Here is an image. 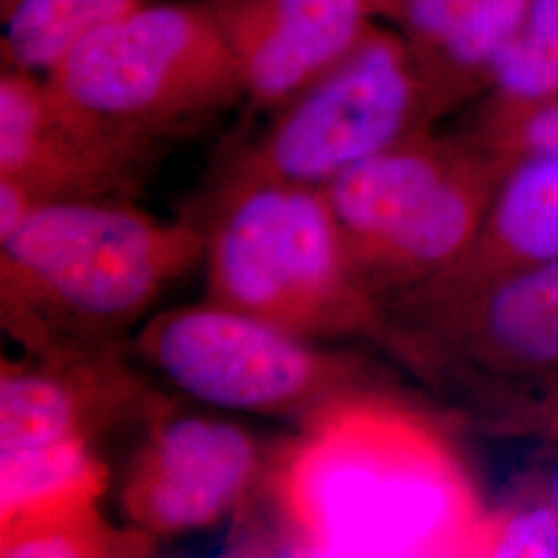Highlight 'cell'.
<instances>
[{"label":"cell","instance_id":"7402d4cb","mask_svg":"<svg viewBox=\"0 0 558 558\" xmlns=\"http://www.w3.org/2000/svg\"><path fill=\"white\" fill-rule=\"evenodd\" d=\"M521 32L558 59V0H532Z\"/></svg>","mask_w":558,"mask_h":558},{"label":"cell","instance_id":"ffe728a7","mask_svg":"<svg viewBox=\"0 0 558 558\" xmlns=\"http://www.w3.org/2000/svg\"><path fill=\"white\" fill-rule=\"evenodd\" d=\"M474 424L488 435L544 440L558 449V389L507 405Z\"/></svg>","mask_w":558,"mask_h":558},{"label":"cell","instance_id":"2e32d148","mask_svg":"<svg viewBox=\"0 0 558 558\" xmlns=\"http://www.w3.org/2000/svg\"><path fill=\"white\" fill-rule=\"evenodd\" d=\"M101 500L66 505L0 527L2 558L151 557L158 539L104 518Z\"/></svg>","mask_w":558,"mask_h":558},{"label":"cell","instance_id":"e0dca14e","mask_svg":"<svg viewBox=\"0 0 558 558\" xmlns=\"http://www.w3.org/2000/svg\"><path fill=\"white\" fill-rule=\"evenodd\" d=\"M476 557H558V515L544 482L511 505L486 511Z\"/></svg>","mask_w":558,"mask_h":558},{"label":"cell","instance_id":"52a82bcc","mask_svg":"<svg viewBox=\"0 0 558 558\" xmlns=\"http://www.w3.org/2000/svg\"><path fill=\"white\" fill-rule=\"evenodd\" d=\"M131 348L172 389L226 412L300 422L380 387L371 362L207 299L151 315Z\"/></svg>","mask_w":558,"mask_h":558},{"label":"cell","instance_id":"8fae6325","mask_svg":"<svg viewBox=\"0 0 558 558\" xmlns=\"http://www.w3.org/2000/svg\"><path fill=\"white\" fill-rule=\"evenodd\" d=\"M156 156L106 140L73 119L40 75L2 69L0 179L23 186L36 205L133 199Z\"/></svg>","mask_w":558,"mask_h":558},{"label":"cell","instance_id":"9a60e30c","mask_svg":"<svg viewBox=\"0 0 558 558\" xmlns=\"http://www.w3.org/2000/svg\"><path fill=\"white\" fill-rule=\"evenodd\" d=\"M149 0H21L4 23L2 69L46 77L80 44Z\"/></svg>","mask_w":558,"mask_h":558},{"label":"cell","instance_id":"5b68a950","mask_svg":"<svg viewBox=\"0 0 558 558\" xmlns=\"http://www.w3.org/2000/svg\"><path fill=\"white\" fill-rule=\"evenodd\" d=\"M509 166L484 145L422 133L323 186L360 276L385 308L463 257Z\"/></svg>","mask_w":558,"mask_h":558},{"label":"cell","instance_id":"d4e9b609","mask_svg":"<svg viewBox=\"0 0 558 558\" xmlns=\"http://www.w3.org/2000/svg\"><path fill=\"white\" fill-rule=\"evenodd\" d=\"M401 0H375L377 9H399Z\"/></svg>","mask_w":558,"mask_h":558},{"label":"cell","instance_id":"5bb4252c","mask_svg":"<svg viewBox=\"0 0 558 558\" xmlns=\"http://www.w3.org/2000/svg\"><path fill=\"white\" fill-rule=\"evenodd\" d=\"M110 472L89 440L0 451V527L66 505L101 500Z\"/></svg>","mask_w":558,"mask_h":558},{"label":"cell","instance_id":"ac0fdd59","mask_svg":"<svg viewBox=\"0 0 558 558\" xmlns=\"http://www.w3.org/2000/svg\"><path fill=\"white\" fill-rule=\"evenodd\" d=\"M530 4L532 0H474L453 36L437 50L440 60L458 75L488 73L500 50L521 32Z\"/></svg>","mask_w":558,"mask_h":558},{"label":"cell","instance_id":"4fadbf2b","mask_svg":"<svg viewBox=\"0 0 558 558\" xmlns=\"http://www.w3.org/2000/svg\"><path fill=\"white\" fill-rule=\"evenodd\" d=\"M555 260L558 156H527L507 168L478 234L463 257L401 299L470 294Z\"/></svg>","mask_w":558,"mask_h":558},{"label":"cell","instance_id":"603a6c76","mask_svg":"<svg viewBox=\"0 0 558 558\" xmlns=\"http://www.w3.org/2000/svg\"><path fill=\"white\" fill-rule=\"evenodd\" d=\"M544 484H546L548 497H550V500H553V507H555V511H557L558 515V453L557 459L553 461V468H550L548 476H546V480H544Z\"/></svg>","mask_w":558,"mask_h":558},{"label":"cell","instance_id":"44dd1931","mask_svg":"<svg viewBox=\"0 0 558 558\" xmlns=\"http://www.w3.org/2000/svg\"><path fill=\"white\" fill-rule=\"evenodd\" d=\"M474 0H401L399 13L420 46L439 50L470 13Z\"/></svg>","mask_w":558,"mask_h":558},{"label":"cell","instance_id":"6da1fadb","mask_svg":"<svg viewBox=\"0 0 558 558\" xmlns=\"http://www.w3.org/2000/svg\"><path fill=\"white\" fill-rule=\"evenodd\" d=\"M248 511L294 557H476L486 515L439 426L383 387L300 420Z\"/></svg>","mask_w":558,"mask_h":558},{"label":"cell","instance_id":"ba28073f","mask_svg":"<svg viewBox=\"0 0 558 558\" xmlns=\"http://www.w3.org/2000/svg\"><path fill=\"white\" fill-rule=\"evenodd\" d=\"M442 104L396 38L368 34L279 117L228 179L327 186L345 170L424 133Z\"/></svg>","mask_w":558,"mask_h":558},{"label":"cell","instance_id":"9c48e42d","mask_svg":"<svg viewBox=\"0 0 558 558\" xmlns=\"http://www.w3.org/2000/svg\"><path fill=\"white\" fill-rule=\"evenodd\" d=\"M120 482L124 523L154 539L220 527L259 490L271 449L234 420L170 403L145 426Z\"/></svg>","mask_w":558,"mask_h":558},{"label":"cell","instance_id":"277c9868","mask_svg":"<svg viewBox=\"0 0 558 558\" xmlns=\"http://www.w3.org/2000/svg\"><path fill=\"white\" fill-rule=\"evenodd\" d=\"M44 81L81 124L154 156L163 141L244 98L209 2H147L80 44Z\"/></svg>","mask_w":558,"mask_h":558},{"label":"cell","instance_id":"3957f363","mask_svg":"<svg viewBox=\"0 0 558 558\" xmlns=\"http://www.w3.org/2000/svg\"><path fill=\"white\" fill-rule=\"evenodd\" d=\"M203 230L205 299L311 341L383 343L385 306L360 276L325 189L226 179Z\"/></svg>","mask_w":558,"mask_h":558},{"label":"cell","instance_id":"d6986e66","mask_svg":"<svg viewBox=\"0 0 558 558\" xmlns=\"http://www.w3.org/2000/svg\"><path fill=\"white\" fill-rule=\"evenodd\" d=\"M482 145L507 163L527 156H558V98L525 108L502 106Z\"/></svg>","mask_w":558,"mask_h":558},{"label":"cell","instance_id":"8992f818","mask_svg":"<svg viewBox=\"0 0 558 558\" xmlns=\"http://www.w3.org/2000/svg\"><path fill=\"white\" fill-rule=\"evenodd\" d=\"M380 343L478 422L558 389V260L470 294L399 299Z\"/></svg>","mask_w":558,"mask_h":558},{"label":"cell","instance_id":"7a4b0ae2","mask_svg":"<svg viewBox=\"0 0 558 558\" xmlns=\"http://www.w3.org/2000/svg\"><path fill=\"white\" fill-rule=\"evenodd\" d=\"M205 230L131 199L46 203L0 240V323L23 354L131 343L180 279L203 265Z\"/></svg>","mask_w":558,"mask_h":558},{"label":"cell","instance_id":"30bf717a","mask_svg":"<svg viewBox=\"0 0 558 558\" xmlns=\"http://www.w3.org/2000/svg\"><path fill=\"white\" fill-rule=\"evenodd\" d=\"M131 343L77 354L2 356L0 451L60 440H96L131 424H147L166 398Z\"/></svg>","mask_w":558,"mask_h":558},{"label":"cell","instance_id":"7c38bea8","mask_svg":"<svg viewBox=\"0 0 558 558\" xmlns=\"http://www.w3.org/2000/svg\"><path fill=\"white\" fill-rule=\"evenodd\" d=\"M239 62L244 98L279 110L371 34L375 0H214Z\"/></svg>","mask_w":558,"mask_h":558},{"label":"cell","instance_id":"cb8c5ba5","mask_svg":"<svg viewBox=\"0 0 558 558\" xmlns=\"http://www.w3.org/2000/svg\"><path fill=\"white\" fill-rule=\"evenodd\" d=\"M21 0H0V17L7 20L11 15V11L20 4Z\"/></svg>","mask_w":558,"mask_h":558}]
</instances>
